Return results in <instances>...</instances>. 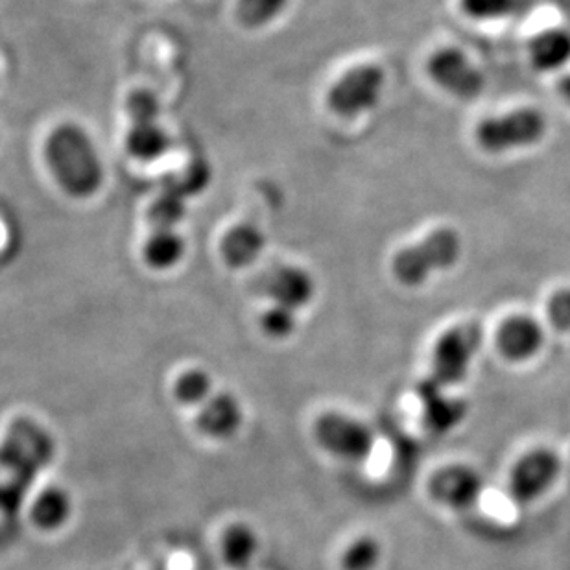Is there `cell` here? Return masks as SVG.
Here are the masks:
<instances>
[{"mask_svg": "<svg viewBox=\"0 0 570 570\" xmlns=\"http://www.w3.org/2000/svg\"><path fill=\"white\" fill-rule=\"evenodd\" d=\"M264 235L252 224H240L222 238L220 254L224 263L233 269L248 268L263 254Z\"/></svg>", "mask_w": 570, "mask_h": 570, "instance_id": "obj_15", "label": "cell"}, {"mask_svg": "<svg viewBox=\"0 0 570 570\" xmlns=\"http://www.w3.org/2000/svg\"><path fill=\"white\" fill-rule=\"evenodd\" d=\"M314 438L323 451L350 463L366 462L375 449V432L364 421L342 412L320 415Z\"/></svg>", "mask_w": 570, "mask_h": 570, "instance_id": "obj_5", "label": "cell"}, {"mask_svg": "<svg viewBox=\"0 0 570 570\" xmlns=\"http://www.w3.org/2000/svg\"><path fill=\"white\" fill-rule=\"evenodd\" d=\"M72 515V499L60 485H50L33 499L30 517L39 530L56 532L69 522Z\"/></svg>", "mask_w": 570, "mask_h": 570, "instance_id": "obj_17", "label": "cell"}, {"mask_svg": "<svg viewBox=\"0 0 570 570\" xmlns=\"http://www.w3.org/2000/svg\"><path fill=\"white\" fill-rule=\"evenodd\" d=\"M185 215H187V198L165 187L163 193L151 202L146 218L154 232V229H176Z\"/></svg>", "mask_w": 570, "mask_h": 570, "instance_id": "obj_20", "label": "cell"}, {"mask_svg": "<svg viewBox=\"0 0 570 570\" xmlns=\"http://www.w3.org/2000/svg\"><path fill=\"white\" fill-rule=\"evenodd\" d=\"M382 560V547L372 535H362L342 554L344 570H375Z\"/></svg>", "mask_w": 570, "mask_h": 570, "instance_id": "obj_23", "label": "cell"}, {"mask_svg": "<svg viewBox=\"0 0 570 570\" xmlns=\"http://www.w3.org/2000/svg\"><path fill=\"white\" fill-rule=\"evenodd\" d=\"M185 240L176 229H154L142 244V258L154 269H170L184 258Z\"/></svg>", "mask_w": 570, "mask_h": 570, "instance_id": "obj_19", "label": "cell"}, {"mask_svg": "<svg viewBox=\"0 0 570 570\" xmlns=\"http://www.w3.org/2000/svg\"><path fill=\"white\" fill-rule=\"evenodd\" d=\"M426 72L440 89L460 100H474L485 89V76L463 50L443 47L429 58Z\"/></svg>", "mask_w": 570, "mask_h": 570, "instance_id": "obj_7", "label": "cell"}, {"mask_svg": "<svg viewBox=\"0 0 570 570\" xmlns=\"http://www.w3.org/2000/svg\"><path fill=\"white\" fill-rule=\"evenodd\" d=\"M463 243L452 227H440L420 243L410 244L392 261L393 277L403 286L417 288L425 285L436 272L454 268L462 258Z\"/></svg>", "mask_w": 570, "mask_h": 570, "instance_id": "obj_2", "label": "cell"}, {"mask_svg": "<svg viewBox=\"0 0 570 570\" xmlns=\"http://www.w3.org/2000/svg\"><path fill=\"white\" fill-rule=\"evenodd\" d=\"M291 0H238L237 19L246 28L266 27L286 10Z\"/></svg>", "mask_w": 570, "mask_h": 570, "instance_id": "obj_22", "label": "cell"}, {"mask_svg": "<svg viewBox=\"0 0 570 570\" xmlns=\"http://www.w3.org/2000/svg\"><path fill=\"white\" fill-rule=\"evenodd\" d=\"M549 131V120L538 108H517L493 115L476 126L474 137L488 154H508L539 145Z\"/></svg>", "mask_w": 570, "mask_h": 570, "instance_id": "obj_3", "label": "cell"}, {"mask_svg": "<svg viewBox=\"0 0 570 570\" xmlns=\"http://www.w3.org/2000/svg\"><path fill=\"white\" fill-rule=\"evenodd\" d=\"M530 63L541 72H558L570 63V32L566 28H549L535 33L528 43Z\"/></svg>", "mask_w": 570, "mask_h": 570, "instance_id": "obj_14", "label": "cell"}, {"mask_svg": "<svg viewBox=\"0 0 570 570\" xmlns=\"http://www.w3.org/2000/svg\"><path fill=\"white\" fill-rule=\"evenodd\" d=\"M558 95L570 108V72L561 76L560 80H558Z\"/></svg>", "mask_w": 570, "mask_h": 570, "instance_id": "obj_29", "label": "cell"}, {"mask_svg": "<svg viewBox=\"0 0 570 570\" xmlns=\"http://www.w3.org/2000/svg\"><path fill=\"white\" fill-rule=\"evenodd\" d=\"M549 322L561 333H570V288H561L549 299Z\"/></svg>", "mask_w": 570, "mask_h": 570, "instance_id": "obj_28", "label": "cell"}, {"mask_svg": "<svg viewBox=\"0 0 570 570\" xmlns=\"http://www.w3.org/2000/svg\"><path fill=\"white\" fill-rule=\"evenodd\" d=\"M386 72L379 65H356L334 81L327 95L328 108L344 119H355L381 102Z\"/></svg>", "mask_w": 570, "mask_h": 570, "instance_id": "obj_6", "label": "cell"}, {"mask_svg": "<svg viewBox=\"0 0 570 570\" xmlns=\"http://www.w3.org/2000/svg\"><path fill=\"white\" fill-rule=\"evenodd\" d=\"M209 184V168L205 167L204 163H196L187 173L181 174L179 178L168 179L165 187L167 189L176 190L185 198L194 196V194L202 193V190Z\"/></svg>", "mask_w": 570, "mask_h": 570, "instance_id": "obj_27", "label": "cell"}, {"mask_svg": "<svg viewBox=\"0 0 570 570\" xmlns=\"http://www.w3.org/2000/svg\"><path fill=\"white\" fill-rule=\"evenodd\" d=\"M258 323H261L263 333L269 336V338H288L297 327L296 311L281 307V305H272V307L264 311Z\"/></svg>", "mask_w": 570, "mask_h": 570, "instance_id": "obj_26", "label": "cell"}, {"mask_svg": "<svg viewBox=\"0 0 570 570\" xmlns=\"http://www.w3.org/2000/svg\"><path fill=\"white\" fill-rule=\"evenodd\" d=\"M560 458L550 449H533L517 460L510 473V495L519 504H532L552 488L560 474Z\"/></svg>", "mask_w": 570, "mask_h": 570, "instance_id": "obj_8", "label": "cell"}, {"mask_svg": "<svg viewBox=\"0 0 570 570\" xmlns=\"http://www.w3.org/2000/svg\"><path fill=\"white\" fill-rule=\"evenodd\" d=\"M495 342L507 361L527 362L538 355L543 347L544 331L535 317L515 314L501 323Z\"/></svg>", "mask_w": 570, "mask_h": 570, "instance_id": "obj_12", "label": "cell"}, {"mask_svg": "<svg viewBox=\"0 0 570 570\" xmlns=\"http://www.w3.org/2000/svg\"><path fill=\"white\" fill-rule=\"evenodd\" d=\"M45 159L56 184L70 198H89L102 185V161L86 129L65 122L49 135Z\"/></svg>", "mask_w": 570, "mask_h": 570, "instance_id": "obj_1", "label": "cell"}, {"mask_svg": "<svg viewBox=\"0 0 570 570\" xmlns=\"http://www.w3.org/2000/svg\"><path fill=\"white\" fill-rule=\"evenodd\" d=\"M174 399L184 406L202 409L213 397V379L204 370H187L181 373L173 387Z\"/></svg>", "mask_w": 570, "mask_h": 570, "instance_id": "obj_21", "label": "cell"}, {"mask_svg": "<svg viewBox=\"0 0 570 570\" xmlns=\"http://www.w3.org/2000/svg\"><path fill=\"white\" fill-rule=\"evenodd\" d=\"M126 114H128L131 125H150L157 122L161 115V104L156 92L150 89H137L129 92L126 100Z\"/></svg>", "mask_w": 570, "mask_h": 570, "instance_id": "obj_24", "label": "cell"}, {"mask_svg": "<svg viewBox=\"0 0 570 570\" xmlns=\"http://www.w3.org/2000/svg\"><path fill=\"white\" fill-rule=\"evenodd\" d=\"M480 345L482 328L479 323H458L446 328L432 350V381L443 387L458 386L465 381Z\"/></svg>", "mask_w": 570, "mask_h": 570, "instance_id": "obj_4", "label": "cell"}, {"mask_svg": "<svg viewBox=\"0 0 570 570\" xmlns=\"http://www.w3.org/2000/svg\"><path fill=\"white\" fill-rule=\"evenodd\" d=\"M519 0H460L465 16L474 21H501L513 16Z\"/></svg>", "mask_w": 570, "mask_h": 570, "instance_id": "obj_25", "label": "cell"}, {"mask_svg": "<svg viewBox=\"0 0 570 570\" xmlns=\"http://www.w3.org/2000/svg\"><path fill=\"white\" fill-rule=\"evenodd\" d=\"M484 491V480L469 465H449L438 471L431 480L434 501L452 510H468L479 502Z\"/></svg>", "mask_w": 570, "mask_h": 570, "instance_id": "obj_9", "label": "cell"}, {"mask_svg": "<svg viewBox=\"0 0 570 570\" xmlns=\"http://www.w3.org/2000/svg\"><path fill=\"white\" fill-rule=\"evenodd\" d=\"M431 377L420 382L417 397L423 406V421L429 431L446 434L462 425L468 417L469 406L463 399L452 397Z\"/></svg>", "mask_w": 570, "mask_h": 570, "instance_id": "obj_11", "label": "cell"}, {"mask_svg": "<svg viewBox=\"0 0 570 570\" xmlns=\"http://www.w3.org/2000/svg\"><path fill=\"white\" fill-rule=\"evenodd\" d=\"M126 150L135 161L151 163L167 154L170 148V135L157 122L131 125L126 135Z\"/></svg>", "mask_w": 570, "mask_h": 570, "instance_id": "obj_18", "label": "cell"}, {"mask_svg": "<svg viewBox=\"0 0 570 570\" xmlns=\"http://www.w3.org/2000/svg\"><path fill=\"white\" fill-rule=\"evenodd\" d=\"M243 404L233 393H213V397L199 409L196 426L210 440H229L243 426Z\"/></svg>", "mask_w": 570, "mask_h": 570, "instance_id": "obj_13", "label": "cell"}, {"mask_svg": "<svg viewBox=\"0 0 570 570\" xmlns=\"http://www.w3.org/2000/svg\"><path fill=\"white\" fill-rule=\"evenodd\" d=\"M258 535L246 522H233L222 533L220 554L227 569L248 570L258 554Z\"/></svg>", "mask_w": 570, "mask_h": 570, "instance_id": "obj_16", "label": "cell"}, {"mask_svg": "<svg viewBox=\"0 0 570 570\" xmlns=\"http://www.w3.org/2000/svg\"><path fill=\"white\" fill-rule=\"evenodd\" d=\"M258 291L268 297L272 305L299 311L313 302L314 279L297 266H275L258 281Z\"/></svg>", "mask_w": 570, "mask_h": 570, "instance_id": "obj_10", "label": "cell"}]
</instances>
